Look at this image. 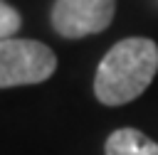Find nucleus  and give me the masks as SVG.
Returning a JSON list of instances; mask_svg holds the SVG:
<instances>
[{
  "label": "nucleus",
  "instance_id": "obj_4",
  "mask_svg": "<svg viewBox=\"0 0 158 155\" xmlns=\"http://www.w3.org/2000/svg\"><path fill=\"white\" fill-rule=\"evenodd\" d=\"M106 155H158V143L136 128H118L106 138Z\"/></svg>",
  "mask_w": 158,
  "mask_h": 155
},
{
  "label": "nucleus",
  "instance_id": "obj_5",
  "mask_svg": "<svg viewBox=\"0 0 158 155\" xmlns=\"http://www.w3.org/2000/svg\"><path fill=\"white\" fill-rule=\"evenodd\" d=\"M20 25H22L20 12H17L12 5H7L5 0H0V39L12 37V34L20 30Z\"/></svg>",
  "mask_w": 158,
  "mask_h": 155
},
{
  "label": "nucleus",
  "instance_id": "obj_1",
  "mask_svg": "<svg viewBox=\"0 0 158 155\" xmlns=\"http://www.w3.org/2000/svg\"><path fill=\"white\" fill-rule=\"evenodd\" d=\"M158 71V44L148 37L116 42L96 66L94 93L106 106H123L138 98Z\"/></svg>",
  "mask_w": 158,
  "mask_h": 155
},
{
  "label": "nucleus",
  "instance_id": "obj_3",
  "mask_svg": "<svg viewBox=\"0 0 158 155\" xmlns=\"http://www.w3.org/2000/svg\"><path fill=\"white\" fill-rule=\"evenodd\" d=\"M116 12V0H54L52 27L67 37L79 39L104 32Z\"/></svg>",
  "mask_w": 158,
  "mask_h": 155
},
{
  "label": "nucleus",
  "instance_id": "obj_2",
  "mask_svg": "<svg viewBox=\"0 0 158 155\" xmlns=\"http://www.w3.org/2000/svg\"><path fill=\"white\" fill-rule=\"evenodd\" d=\"M57 69L54 52L37 39H0V89L27 86L49 79Z\"/></svg>",
  "mask_w": 158,
  "mask_h": 155
}]
</instances>
